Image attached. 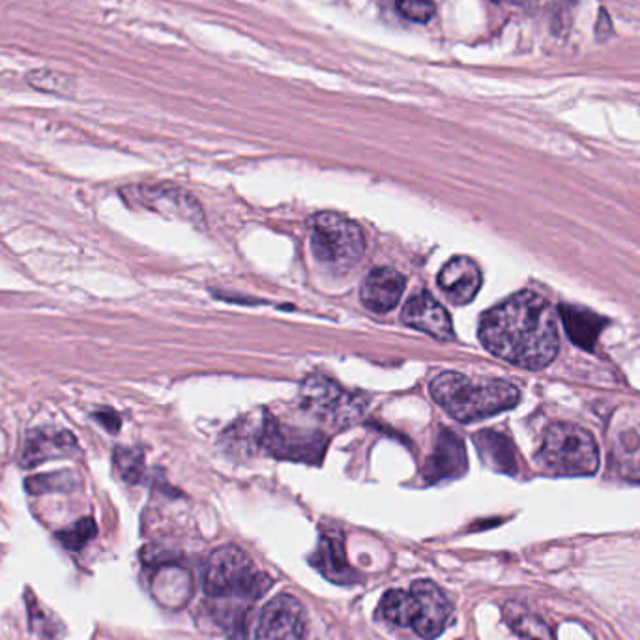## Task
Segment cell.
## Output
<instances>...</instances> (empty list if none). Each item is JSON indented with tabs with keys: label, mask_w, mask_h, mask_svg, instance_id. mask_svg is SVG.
<instances>
[{
	"label": "cell",
	"mask_w": 640,
	"mask_h": 640,
	"mask_svg": "<svg viewBox=\"0 0 640 640\" xmlns=\"http://www.w3.org/2000/svg\"><path fill=\"white\" fill-rule=\"evenodd\" d=\"M112 463L126 482H141L142 474H145V457H142V452L136 447H117L112 455Z\"/></svg>",
	"instance_id": "7402d4cb"
},
{
	"label": "cell",
	"mask_w": 640,
	"mask_h": 640,
	"mask_svg": "<svg viewBox=\"0 0 640 640\" xmlns=\"http://www.w3.org/2000/svg\"><path fill=\"white\" fill-rule=\"evenodd\" d=\"M306 612L291 593H279L260 611L255 640H304Z\"/></svg>",
	"instance_id": "ba28073f"
},
{
	"label": "cell",
	"mask_w": 640,
	"mask_h": 640,
	"mask_svg": "<svg viewBox=\"0 0 640 640\" xmlns=\"http://www.w3.org/2000/svg\"><path fill=\"white\" fill-rule=\"evenodd\" d=\"M406 279L394 268H375L365 277L360 291V298L371 312L388 313L400 304L405 293Z\"/></svg>",
	"instance_id": "4fadbf2b"
},
{
	"label": "cell",
	"mask_w": 640,
	"mask_h": 640,
	"mask_svg": "<svg viewBox=\"0 0 640 640\" xmlns=\"http://www.w3.org/2000/svg\"><path fill=\"white\" fill-rule=\"evenodd\" d=\"M469 471V457L461 436L453 431L441 430L436 435L435 447L423 466V480L427 483L457 480Z\"/></svg>",
	"instance_id": "30bf717a"
},
{
	"label": "cell",
	"mask_w": 640,
	"mask_h": 640,
	"mask_svg": "<svg viewBox=\"0 0 640 640\" xmlns=\"http://www.w3.org/2000/svg\"><path fill=\"white\" fill-rule=\"evenodd\" d=\"M395 7L401 16L411 19L414 23H427L435 18V2L433 0H395Z\"/></svg>",
	"instance_id": "484cf974"
},
{
	"label": "cell",
	"mask_w": 640,
	"mask_h": 640,
	"mask_svg": "<svg viewBox=\"0 0 640 640\" xmlns=\"http://www.w3.org/2000/svg\"><path fill=\"white\" fill-rule=\"evenodd\" d=\"M77 452L76 436L62 430H36L24 441L21 463L23 466H38L55 459L71 457Z\"/></svg>",
	"instance_id": "5bb4252c"
},
{
	"label": "cell",
	"mask_w": 640,
	"mask_h": 640,
	"mask_svg": "<svg viewBox=\"0 0 640 640\" xmlns=\"http://www.w3.org/2000/svg\"><path fill=\"white\" fill-rule=\"evenodd\" d=\"M436 283L447 301L455 306L471 304L476 298L483 285L482 270L471 257H453L447 260Z\"/></svg>",
	"instance_id": "7c38bea8"
},
{
	"label": "cell",
	"mask_w": 640,
	"mask_h": 640,
	"mask_svg": "<svg viewBox=\"0 0 640 640\" xmlns=\"http://www.w3.org/2000/svg\"><path fill=\"white\" fill-rule=\"evenodd\" d=\"M560 315H562L570 339L581 348L593 351L601 329L607 326L605 318L598 317L595 313L588 312L584 307L575 306L560 307Z\"/></svg>",
	"instance_id": "ac0fdd59"
},
{
	"label": "cell",
	"mask_w": 640,
	"mask_h": 640,
	"mask_svg": "<svg viewBox=\"0 0 640 640\" xmlns=\"http://www.w3.org/2000/svg\"><path fill=\"white\" fill-rule=\"evenodd\" d=\"M411 592L416 600V617L412 629L422 639L435 640L444 633L447 622L452 620V601L433 581H416L412 584Z\"/></svg>",
	"instance_id": "9c48e42d"
},
{
	"label": "cell",
	"mask_w": 640,
	"mask_h": 640,
	"mask_svg": "<svg viewBox=\"0 0 640 640\" xmlns=\"http://www.w3.org/2000/svg\"><path fill=\"white\" fill-rule=\"evenodd\" d=\"M272 584V577L255 570L252 559L236 545L219 547L206 562L205 592L210 600L235 598L253 605Z\"/></svg>",
	"instance_id": "3957f363"
},
{
	"label": "cell",
	"mask_w": 640,
	"mask_h": 640,
	"mask_svg": "<svg viewBox=\"0 0 640 640\" xmlns=\"http://www.w3.org/2000/svg\"><path fill=\"white\" fill-rule=\"evenodd\" d=\"M382 617L400 628H412L416 617V600L411 590H388L381 603Z\"/></svg>",
	"instance_id": "44dd1931"
},
{
	"label": "cell",
	"mask_w": 640,
	"mask_h": 640,
	"mask_svg": "<svg viewBox=\"0 0 640 640\" xmlns=\"http://www.w3.org/2000/svg\"><path fill=\"white\" fill-rule=\"evenodd\" d=\"M96 523L92 519H81L76 524H71L70 529L62 530L59 534V540L65 543L68 549H81L85 543H89L95 538Z\"/></svg>",
	"instance_id": "d4e9b609"
},
{
	"label": "cell",
	"mask_w": 640,
	"mask_h": 640,
	"mask_svg": "<svg viewBox=\"0 0 640 640\" xmlns=\"http://www.w3.org/2000/svg\"><path fill=\"white\" fill-rule=\"evenodd\" d=\"M76 474L71 472H53V474H41V476L27 480V489L30 493H66L76 488Z\"/></svg>",
	"instance_id": "603a6c76"
},
{
	"label": "cell",
	"mask_w": 640,
	"mask_h": 640,
	"mask_svg": "<svg viewBox=\"0 0 640 640\" xmlns=\"http://www.w3.org/2000/svg\"><path fill=\"white\" fill-rule=\"evenodd\" d=\"M401 318L406 326L431 335L439 341L455 339V329H453L452 318L447 315L444 306L431 296L430 293L414 294L411 301L406 302L401 313Z\"/></svg>",
	"instance_id": "8fae6325"
},
{
	"label": "cell",
	"mask_w": 640,
	"mask_h": 640,
	"mask_svg": "<svg viewBox=\"0 0 640 640\" xmlns=\"http://www.w3.org/2000/svg\"><path fill=\"white\" fill-rule=\"evenodd\" d=\"M513 2H518V4H521V7H524V8H532V7H538V4H540L541 0H513Z\"/></svg>",
	"instance_id": "f1b7e54d"
},
{
	"label": "cell",
	"mask_w": 640,
	"mask_h": 640,
	"mask_svg": "<svg viewBox=\"0 0 640 640\" xmlns=\"http://www.w3.org/2000/svg\"><path fill=\"white\" fill-rule=\"evenodd\" d=\"M480 339L496 358L543 370L559 356V318L541 294L523 291L483 315Z\"/></svg>",
	"instance_id": "6da1fadb"
},
{
	"label": "cell",
	"mask_w": 640,
	"mask_h": 640,
	"mask_svg": "<svg viewBox=\"0 0 640 640\" xmlns=\"http://www.w3.org/2000/svg\"><path fill=\"white\" fill-rule=\"evenodd\" d=\"M477 452L482 455L483 463L493 471L502 472L508 476H515L519 472L518 450L508 436L500 435L496 431H482L474 436Z\"/></svg>",
	"instance_id": "2e32d148"
},
{
	"label": "cell",
	"mask_w": 640,
	"mask_h": 640,
	"mask_svg": "<svg viewBox=\"0 0 640 640\" xmlns=\"http://www.w3.org/2000/svg\"><path fill=\"white\" fill-rule=\"evenodd\" d=\"M312 562L329 581L348 582L353 579V570L345 559L343 541L337 535H323L318 540Z\"/></svg>",
	"instance_id": "d6986e66"
},
{
	"label": "cell",
	"mask_w": 640,
	"mask_h": 640,
	"mask_svg": "<svg viewBox=\"0 0 640 640\" xmlns=\"http://www.w3.org/2000/svg\"><path fill=\"white\" fill-rule=\"evenodd\" d=\"M307 230L315 259L332 272H348L364 257L365 236L353 219L318 211L307 221Z\"/></svg>",
	"instance_id": "5b68a950"
},
{
	"label": "cell",
	"mask_w": 640,
	"mask_h": 640,
	"mask_svg": "<svg viewBox=\"0 0 640 640\" xmlns=\"http://www.w3.org/2000/svg\"><path fill=\"white\" fill-rule=\"evenodd\" d=\"M505 622L510 628L526 640H554L551 626L532 612L526 611L518 603H505L504 605Z\"/></svg>",
	"instance_id": "ffe728a7"
},
{
	"label": "cell",
	"mask_w": 640,
	"mask_h": 640,
	"mask_svg": "<svg viewBox=\"0 0 640 640\" xmlns=\"http://www.w3.org/2000/svg\"><path fill=\"white\" fill-rule=\"evenodd\" d=\"M612 32H614V30H612L611 18H609L605 8H601L600 19H598V23H595V38L603 43V41L611 38Z\"/></svg>",
	"instance_id": "4316f807"
},
{
	"label": "cell",
	"mask_w": 640,
	"mask_h": 640,
	"mask_svg": "<svg viewBox=\"0 0 640 640\" xmlns=\"http://www.w3.org/2000/svg\"><path fill=\"white\" fill-rule=\"evenodd\" d=\"M431 395L450 416L461 423L480 422L519 405L521 392L510 382H474L446 371L431 382Z\"/></svg>",
	"instance_id": "7a4b0ae2"
},
{
	"label": "cell",
	"mask_w": 640,
	"mask_h": 640,
	"mask_svg": "<svg viewBox=\"0 0 640 640\" xmlns=\"http://www.w3.org/2000/svg\"><path fill=\"white\" fill-rule=\"evenodd\" d=\"M260 446L283 461L318 464L328 447V439L321 431L291 427L266 416L260 430Z\"/></svg>",
	"instance_id": "8992f818"
},
{
	"label": "cell",
	"mask_w": 640,
	"mask_h": 640,
	"mask_svg": "<svg viewBox=\"0 0 640 640\" xmlns=\"http://www.w3.org/2000/svg\"><path fill=\"white\" fill-rule=\"evenodd\" d=\"M145 205L154 210L165 211L170 216L189 219L194 224L203 221V210L195 203L194 197H189L186 191L177 188H141L137 189Z\"/></svg>",
	"instance_id": "9a60e30c"
},
{
	"label": "cell",
	"mask_w": 640,
	"mask_h": 640,
	"mask_svg": "<svg viewBox=\"0 0 640 640\" xmlns=\"http://www.w3.org/2000/svg\"><path fill=\"white\" fill-rule=\"evenodd\" d=\"M27 81L35 87L36 90H43V92H65L70 87V77L62 73V71L55 70H36L30 71Z\"/></svg>",
	"instance_id": "cb8c5ba5"
},
{
	"label": "cell",
	"mask_w": 640,
	"mask_h": 640,
	"mask_svg": "<svg viewBox=\"0 0 640 640\" xmlns=\"http://www.w3.org/2000/svg\"><path fill=\"white\" fill-rule=\"evenodd\" d=\"M96 417L104 423V427L111 431V433H117L120 430V417L117 416V412L104 411L100 414H96Z\"/></svg>",
	"instance_id": "83f0119b"
},
{
	"label": "cell",
	"mask_w": 640,
	"mask_h": 640,
	"mask_svg": "<svg viewBox=\"0 0 640 640\" xmlns=\"http://www.w3.org/2000/svg\"><path fill=\"white\" fill-rule=\"evenodd\" d=\"M301 401L304 411L329 425L353 422L360 414L358 400L326 376H307L302 384Z\"/></svg>",
	"instance_id": "52a82bcc"
},
{
	"label": "cell",
	"mask_w": 640,
	"mask_h": 640,
	"mask_svg": "<svg viewBox=\"0 0 640 640\" xmlns=\"http://www.w3.org/2000/svg\"><path fill=\"white\" fill-rule=\"evenodd\" d=\"M152 592L156 600L164 605L183 607L188 603L191 593L189 573L178 565H161L152 579Z\"/></svg>",
	"instance_id": "e0dca14e"
},
{
	"label": "cell",
	"mask_w": 640,
	"mask_h": 640,
	"mask_svg": "<svg viewBox=\"0 0 640 640\" xmlns=\"http://www.w3.org/2000/svg\"><path fill=\"white\" fill-rule=\"evenodd\" d=\"M538 461L557 476H593L600 469V450L590 431L575 423H554L543 435Z\"/></svg>",
	"instance_id": "277c9868"
}]
</instances>
